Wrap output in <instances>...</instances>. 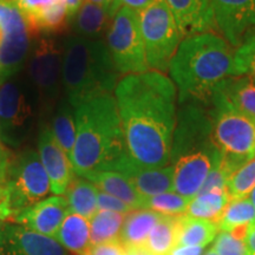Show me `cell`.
<instances>
[{"label": "cell", "mask_w": 255, "mask_h": 255, "mask_svg": "<svg viewBox=\"0 0 255 255\" xmlns=\"http://www.w3.org/2000/svg\"><path fill=\"white\" fill-rule=\"evenodd\" d=\"M37 95L17 75L0 84V132L6 145L18 146L27 138L37 117Z\"/></svg>", "instance_id": "7"}, {"label": "cell", "mask_w": 255, "mask_h": 255, "mask_svg": "<svg viewBox=\"0 0 255 255\" xmlns=\"http://www.w3.org/2000/svg\"><path fill=\"white\" fill-rule=\"evenodd\" d=\"M154 1L155 0H114L113 5H111V11L115 15L121 7H127L139 13Z\"/></svg>", "instance_id": "38"}, {"label": "cell", "mask_w": 255, "mask_h": 255, "mask_svg": "<svg viewBox=\"0 0 255 255\" xmlns=\"http://www.w3.org/2000/svg\"><path fill=\"white\" fill-rule=\"evenodd\" d=\"M203 255H219V254H216L213 250H208V252H206V253Z\"/></svg>", "instance_id": "49"}, {"label": "cell", "mask_w": 255, "mask_h": 255, "mask_svg": "<svg viewBox=\"0 0 255 255\" xmlns=\"http://www.w3.org/2000/svg\"><path fill=\"white\" fill-rule=\"evenodd\" d=\"M98 191L100 189L87 178L76 177L65 194L70 212L76 213L90 221L98 210Z\"/></svg>", "instance_id": "25"}, {"label": "cell", "mask_w": 255, "mask_h": 255, "mask_svg": "<svg viewBox=\"0 0 255 255\" xmlns=\"http://www.w3.org/2000/svg\"><path fill=\"white\" fill-rule=\"evenodd\" d=\"M205 247L199 246H177L169 255H203Z\"/></svg>", "instance_id": "41"}, {"label": "cell", "mask_w": 255, "mask_h": 255, "mask_svg": "<svg viewBox=\"0 0 255 255\" xmlns=\"http://www.w3.org/2000/svg\"><path fill=\"white\" fill-rule=\"evenodd\" d=\"M228 103L239 113L255 121V82L248 76H235L218 89Z\"/></svg>", "instance_id": "23"}, {"label": "cell", "mask_w": 255, "mask_h": 255, "mask_svg": "<svg viewBox=\"0 0 255 255\" xmlns=\"http://www.w3.org/2000/svg\"><path fill=\"white\" fill-rule=\"evenodd\" d=\"M113 170L124 175L138 194L145 199L174 191V165L162 168L142 167L127 154L117 162Z\"/></svg>", "instance_id": "15"}, {"label": "cell", "mask_w": 255, "mask_h": 255, "mask_svg": "<svg viewBox=\"0 0 255 255\" xmlns=\"http://www.w3.org/2000/svg\"><path fill=\"white\" fill-rule=\"evenodd\" d=\"M83 178H87L104 193L122 200L132 210L144 209L145 197L138 194L129 180L121 173L114 170L94 171Z\"/></svg>", "instance_id": "20"}, {"label": "cell", "mask_w": 255, "mask_h": 255, "mask_svg": "<svg viewBox=\"0 0 255 255\" xmlns=\"http://www.w3.org/2000/svg\"><path fill=\"white\" fill-rule=\"evenodd\" d=\"M189 201L175 191H167L145 199L144 209L154 210L164 216H182L186 215Z\"/></svg>", "instance_id": "32"}, {"label": "cell", "mask_w": 255, "mask_h": 255, "mask_svg": "<svg viewBox=\"0 0 255 255\" xmlns=\"http://www.w3.org/2000/svg\"><path fill=\"white\" fill-rule=\"evenodd\" d=\"M126 215L109 210H97L90 220V245L119 241Z\"/></svg>", "instance_id": "29"}, {"label": "cell", "mask_w": 255, "mask_h": 255, "mask_svg": "<svg viewBox=\"0 0 255 255\" xmlns=\"http://www.w3.org/2000/svg\"><path fill=\"white\" fill-rule=\"evenodd\" d=\"M114 13L111 7L96 5L84 0L79 9L70 19L75 36L87 39H103L111 26Z\"/></svg>", "instance_id": "19"}, {"label": "cell", "mask_w": 255, "mask_h": 255, "mask_svg": "<svg viewBox=\"0 0 255 255\" xmlns=\"http://www.w3.org/2000/svg\"><path fill=\"white\" fill-rule=\"evenodd\" d=\"M69 213L70 209L66 197L53 195L21 210L12 220L15 225L24 226L45 237L55 238L60 225Z\"/></svg>", "instance_id": "16"}, {"label": "cell", "mask_w": 255, "mask_h": 255, "mask_svg": "<svg viewBox=\"0 0 255 255\" xmlns=\"http://www.w3.org/2000/svg\"><path fill=\"white\" fill-rule=\"evenodd\" d=\"M229 200L231 197L227 190L223 189H213L206 193H200L189 201L186 215L194 219L218 222Z\"/></svg>", "instance_id": "26"}, {"label": "cell", "mask_w": 255, "mask_h": 255, "mask_svg": "<svg viewBox=\"0 0 255 255\" xmlns=\"http://www.w3.org/2000/svg\"><path fill=\"white\" fill-rule=\"evenodd\" d=\"M50 128L60 148L71 157L76 142V119L75 108H72L68 100L59 102Z\"/></svg>", "instance_id": "28"}, {"label": "cell", "mask_w": 255, "mask_h": 255, "mask_svg": "<svg viewBox=\"0 0 255 255\" xmlns=\"http://www.w3.org/2000/svg\"><path fill=\"white\" fill-rule=\"evenodd\" d=\"M5 255H71L55 238L20 225H4Z\"/></svg>", "instance_id": "18"}, {"label": "cell", "mask_w": 255, "mask_h": 255, "mask_svg": "<svg viewBox=\"0 0 255 255\" xmlns=\"http://www.w3.org/2000/svg\"><path fill=\"white\" fill-rule=\"evenodd\" d=\"M4 225H5L4 222L0 223V255H5V251H6Z\"/></svg>", "instance_id": "44"}, {"label": "cell", "mask_w": 255, "mask_h": 255, "mask_svg": "<svg viewBox=\"0 0 255 255\" xmlns=\"http://www.w3.org/2000/svg\"><path fill=\"white\" fill-rule=\"evenodd\" d=\"M161 216L150 209H136L128 213L121 229L120 242L127 250L143 248L151 229Z\"/></svg>", "instance_id": "21"}, {"label": "cell", "mask_w": 255, "mask_h": 255, "mask_svg": "<svg viewBox=\"0 0 255 255\" xmlns=\"http://www.w3.org/2000/svg\"><path fill=\"white\" fill-rule=\"evenodd\" d=\"M218 233L216 222L182 215L178 220L177 246L206 247L215 240Z\"/></svg>", "instance_id": "24"}, {"label": "cell", "mask_w": 255, "mask_h": 255, "mask_svg": "<svg viewBox=\"0 0 255 255\" xmlns=\"http://www.w3.org/2000/svg\"><path fill=\"white\" fill-rule=\"evenodd\" d=\"M60 0H18V8L24 18L33 17L40 12L45 11Z\"/></svg>", "instance_id": "36"}, {"label": "cell", "mask_w": 255, "mask_h": 255, "mask_svg": "<svg viewBox=\"0 0 255 255\" xmlns=\"http://www.w3.org/2000/svg\"><path fill=\"white\" fill-rule=\"evenodd\" d=\"M237 76H248L255 82V31L235 49Z\"/></svg>", "instance_id": "33"}, {"label": "cell", "mask_w": 255, "mask_h": 255, "mask_svg": "<svg viewBox=\"0 0 255 255\" xmlns=\"http://www.w3.org/2000/svg\"><path fill=\"white\" fill-rule=\"evenodd\" d=\"M127 255H151L146 252L144 248H132V250H127Z\"/></svg>", "instance_id": "45"}, {"label": "cell", "mask_w": 255, "mask_h": 255, "mask_svg": "<svg viewBox=\"0 0 255 255\" xmlns=\"http://www.w3.org/2000/svg\"><path fill=\"white\" fill-rule=\"evenodd\" d=\"M13 210L11 207V200L7 188L4 183L0 182V222L12 219Z\"/></svg>", "instance_id": "39"}, {"label": "cell", "mask_w": 255, "mask_h": 255, "mask_svg": "<svg viewBox=\"0 0 255 255\" xmlns=\"http://www.w3.org/2000/svg\"><path fill=\"white\" fill-rule=\"evenodd\" d=\"M87 255H127V248L119 241L105 242V244L91 246Z\"/></svg>", "instance_id": "37"}, {"label": "cell", "mask_w": 255, "mask_h": 255, "mask_svg": "<svg viewBox=\"0 0 255 255\" xmlns=\"http://www.w3.org/2000/svg\"><path fill=\"white\" fill-rule=\"evenodd\" d=\"M245 245H246V255H255V221L248 228Z\"/></svg>", "instance_id": "42"}, {"label": "cell", "mask_w": 255, "mask_h": 255, "mask_svg": "<svg viewBox=\"0 0 255 255\" xmlns=\"http://www.w3.org/2000/svg\"><path fill=\"white\" fill-rule=\"evenodd\" d=\"M248 197H250L251 201H252V203H253L254 207H255V189H254L253 191H252V193H251V195L248 196Z\"/></svg>", "instance_id": "47"}, {"label": "cell", "mask_w": 255, "mask_h": 255, "mask_svg": "<svg viewBox=\"0 0 255 255\" xmlns=\"http://www.w3.org/2000/svg\"><path fill=\"white\" fill-rule=\"evenodd\" d=\"M63 1L64 4H65L66 11H68L69 19H71L73 15L77 13V11L82 6L84 0H63Z\"/></svg>", "instance_id": "43"}, {"label": "cell", "mask_w": 255, "mask_h": 255, "mask_svg": "<svg viewBox=\"0 0 255 255\" xmlns=\"http://www.w3.org/2000/svg\"><path fill=\"white\" fill-rule=\"evenodd\" d=\"M2 2H12V4H18V0H0Z\"/></svg>", "instance_id": "50"}, {"label": "cell", "mask_w": 255, "mask_h": 255, "mask_svg": "<svg viewBox=\"0 0 255 255\" xmlns=\"http://www.w3.org/2000/svg\"><path fill=\"white\" fill-rule=\"evenodd\" d=\"M97 207L98 210H109V212L121 213V214L124 215H127L128 213H130L132 210L122 200L117 199V197L113 195H109V194L104 193L102 190L98 191Z\"/></svg>", "instance_id": "35"}, {"label": "cell", "mask_w": 255, "mask_h": 255, "mask_svg": "<svg viewBox=\"0 0 255 255\" xmlns=\"http://www.w3.org/2000/svg\"><path fill=\"white\" fill-rule=\"evenodd\" d=\"M216 31L234 49L255 31V0H210Z\"/></svg>", "instance_id": "12"}, {"label": "cell", "mask_w": 255, "mask_h": 255, "mask_svg": "<svg viewBox=\"0 0 255 255\" xmlns=\"http://www.w3.org/2000/svg\"><path fill=\"white\" fill-rule=\"evenodd\" d=\"M38 155L50 180L51 193L63 196L75 180L71 159L56 141L49 124L40 126L38 136Z\"/></svg>", "instance_id": "14"}, {"label": "cell", "mask_w": 255, "mask_h": 255, "mask_svg": "<svg viewBox=\"0 0 255 255\" xmlns=\"http://www.w3.org/2000/svg\"><path fill=\"white\" fill-rule=\"evenodd\" d=\"M120 76L103 39L71 36L64 41L63 88L72 108L113 94Z\"/></svg>", "instance_id": "4"}, {"label": "cell", "mask_w": 255, "mask_h": 255, "mask_svg": "<svg viewBox=\"0 0 255 255\" xmlns=\"http://www.w3.org/2000/svg\"><path fill=\"white\" fill-rule=\"evenodd\" d=\"M255 221V207L250 197L231 199L219 219V232H231L239 227H248Z\"/></svg>", "instance_id": "30"}, {"label": "cell", "mask_w": 255, "mask_h": 255, "mask_svg": "<svg viewBox=\"0 0 255 255\" xmlns=\"http://www.w3.org/2000/svg\"><path fill=\"white\" fill-rule=\"evenodd\" d=\"M76 142L71 154L79 177L94 171L113 170L128 154L123 127L114 94L94 98L75 109Z\"/></svg>", "instance_id": "3"}, {"label": "cell", "mask_w": 255, "mask_h": 255, "mask_svg": "<svg viewBox=\"0 0 255 255\" xmlns=\"http://www.w3.org/2000/svg\"><path fill=\"white\" fill-rule=\"evenodd\" d=\"M12 156L13 155L11 154V151L8 150V148L2 141L1 132H0V182L1 183L5 182L6 173H7V168Z\"/></svg>", "instance_id": "40"}, {"label": "cell", "mask_w": 255, "mask_h": 255, "mask_svg": "<svg viewBox=\"0 0 255 255\" xmlns=\"http://www.w3.org/2000/svg\"><path fill=\"white\" fill-rule=\"evenodd\" d=\"M2 38H4V30H2L1 25H0V45H1L2 43Z\"/></svg>", "instance_id": "48"}, {"label": "cell", "mask_w": 255, "mask_h": 255, "mask_svg": "<svg viewBox=\"0 0 255 255\" xmlns=\"http://www.w3.org/2000/svg\"><path fill=\"white\" fill-rule=\"evenodd\" d=\"M88 1L94 2V4H96V5L104 6V7H111L114 0H88Z\"/></svg>", "instance_id": "46"}, {"label": "cell", "mask_w": 255, "mask_h": 255, "mask_svg": "<svg viewBox=\"0 0 255 255\" xmlns=\"http://www.w3.org/2000/svg\"><path fill=\"white\" fill-rule=\"evenodd\" d=\"M180 216L162 215L146 239L144 250L151 255H169L177 246Z\"/></svg>", "instance_id": "27"}, {"label": "cell", "mask_w": 255, "mask_h": 255, "mask_svg": "<svg viewBox=\"0 0 255 255\" xmlns=\"http://www.w3.org/2000/svg\"><path fill=\"white\" fill-rule=\"evenodd\" d=\"M0 223H1V222H0Z\"/></svg>", "instance_id": "51"}, {"label": "cell", "mask_w": 255, "mask_h": 255, "mask_svg": "<svg viewBox=\"0 0 255 255\" xmlns=\"http://www.w3.org/2000/svg\"><path fill=\"white\" fill-rule=\"evenodd\" d=\"M0 84L20 72L31 50V33L17 4L0 1Z\"/></svg>", "instance_id": "11"}, {"label": "cell", "mask_w": 255, "mask_h": 255, "mask_svg": "<svg viewBox=\"0 0 255 255\" xmlns=\"http://www.w3.org/2000/svg\"><path fill=\"white\" fill-rule=\"evenodd\" d=\"M105 38V43L120 75L127 76L149 71L137 12L121 7L114 15Z\"/></svg>", "instance_id": "8"}, {"label": "cell", "mask_w": 255, "mask_h": 255, "mask_svg": "<svg viewBox=\"0 0 255 255\" xmlns=\"http://www.w3.org/2000/svg\"><path fill=\"white\" fill-rule=\"evenodd\" d=\"M128 155L142 167L169 165L177 126V89L167 73L123 76L114 91Z\"/></svg>", "instance_id": "1"}, {"label": "cell", "mask_w": 255, "mask_h": 255, "mask_svg": "<svg viewBox=\"0 0 255 255\" xmlns=\"http://www.w3.org/2000/svg\"><path fill=\"white\" fill-rule=\"evenodd\" d=\"M182 39L201 33H218L210 0H164Z\"/></svg>", "instance_id": "17"}, {"label": "cell", "mask_w": 255, "mask_h": 255, "mask_svg": "<svg viewBox=\"0 0 255 255\" xmlns=\"http://www.w3.org/2000/svg\"><path fill=\"white\" fill-rule=\"evenodd\" d=\"M168 72L178 102H209L223 82L237 76L235 49L218 33L184 38Z\"/></svg>", "instance_id": "2"}, {"label": "cell", "mask_w": 255, "mask_h": 255, "mask_svg": "<svg viewBox=\"0 0 255 255\" xmlns=\"http://www.w3.org/2000/svg\"><path fill=\"white\" fill-rule=\"evenodd\" d=\"M221 152L214 143L181 155L174 164V191L188 200L202 189L215 159Z\"/></svg>", "instance_id": "13"}, {"label": "cell", "mask_w": 255, "mask_h": 255, "mask_svg": "<svg viewBox=\"0 0 255 255\" xmlns=\"http://www.w3.org/2000/svg\"><path fill=\"white\" fill-rule=\"evenodd\" d=\"M4 184L8 190L13 216L44 200L51 193L49 176L39 155L31 149L12 156Z\"/></svg>", "instance_id": "9"}, {"label": "cell", "mask_w": 255, "mask_h": 255, "mask_svg": "<svg viewBox=\"0 0 255 255\" xmlns=\"http://www.w3.org/2000/svg\"><path fill=\"white\" fill-rule=\"evenodd\" d=\"M210 250L219 255H246L245 241L235 238L229 232H219Z\"/></svg>", "instance_id": "34"}, {"label": "cell", "mask_w": 255, "mask_h": 255, "mask_svg": "<svg viewBox=\"0 0 255 255\" xmlns=\"http://www.w3.org/2000/svg\"><path fill=\"white\" fill-rule=\"evenodd\" d=\"M212 141L229 176L255 156V121L235 110L216 90L210 98Z\"/></svg>", "instance_id": "5"}, {"label": "cell", "mask_w": 255, "mask_h": 255, "mask_svg": "<svg viewBox=\"0 0 255 255\" xmlns=\"http://www.w3.org/2000/svg\"><path fill=\"white\" fill-rule=\"evenodd\" d=\"M255 189V156L248 159L229 176L227 193L231 199L248 197Z\"/></svg>", "instance_id": "31"}, {"label": "cell", "mask_w": 255, "mask_h": 255, "mask_svg": "<svg viewBox=\"0 0 255 255\" xmlns=\"http://www.w3.org/2000/svg\"><path fill=\"white\" fill-rule=\"evenodd\" d=\"M55 239L73 255H87L90 250V221L70 212L57 232Z\"/></svg>", "instance_id": "22"}, {"label": "cell", "mask_w": 255, "mask_h": 255, "mask_svg": "<svg viewBox=\"0 0 255 255\" xmlns=\"http://www.w3.org/2000/svg\"><path fill=\"white\" fill-rule=\"evenodd\" d=\"M30 85L44 107L58 98L63 87V51L50 38H39L27 57Z\"/></svg>", "instance_id": "10"}, {"label": "cell", "mask_w": 255, "mask_h": 255, "mask_svg": "<svg viewBox=\"0 0 255 255\" xmlns=\"http://www.w3.org/2000/svg\"><path fill=\"white\" fill-rule=\"evenodd\" d=\"M149 70L168 72L182 37L164 0H155L138 13Z\"/></svg>", "instance_id": "6"}]
</instances>
